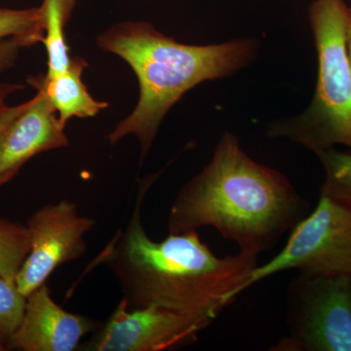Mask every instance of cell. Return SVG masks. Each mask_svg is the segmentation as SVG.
Here are the masks:
<instances>
[{"label": "cell", "mask_w": 351, "mask_h": 351, "mask_svg": "<svg viewBox=\"0 0 351 351\" xmlns=\"http://www.w3.org/2000/svg\"><path fill=\"white\" fill-rule=\"evenodd\" d=\"M27 47L22 39L11 38L0 40V73L13 68L22 48Z\"/></svg>", "instance_id": "17"}, {"label": "cell", "mask_w": 351, "mask_h": 351, "mask_svg": "<svg viewBox=\"0 0 351 351\" xmlns=\"http://www.w3.org/2000/svg\"><path fill=\"white\" fill-rule=\"evenodd\" d=\"M101 50L123 59L137 75L140 97L135 110L108 135L110 145L134 135L141 162L149 154L168 112L189 90L239 73L258 57L255 38L209 45H189L145 22L112 25L97 38Z\"/></svg>", "instance_id": "3"}, {"label": "cell", "mask_w": 351, "mask_h": 351, "mask_svg": "<svg viewBox=\"0 0 351 351\" xmlns=\"http://www.w3.org/2000/svg\"><path fill=\"white\" fill-rule=\"evenodd\" d=\"M290 336L272 350L351 351V277L301 274L288 299Z\"/></svg>", "instance_id": "6"}, {"label": "cell", "mask_w": 351, "mask_h": 351, "mask_svg": "<svg viewBox=\"0 0 351 351\" xmlns=\"http://www.w3.org/2000/svg\"><path fill=\"white\" fill-rule=\"evenodd\" d=\"M31 105V100L25 101V103L20 104L16 107H6L0 112V134L6 128L14 119L27 110V108Z\"/></svg>", "instance_id": "18"}, {"label": "cell", "mask_w": 351, "mask_h": 351, "mask_svg": "<svg viewBox=\"0 0 351 351\" xmlns=\"http://www.w3.org/2000/svg\"><path fill=\"white\" fill-rule=\"evenodd\" d=\"M75 0H43L44 39L48 56L46 76L56 75L69 68V46L64 38V27L71 18Z\"/></svg>", "instance_id": "12"}, {"label": "cell", "mask_w": 351, "mask_h": 351, "mask_svg": "<svg viewBox=\"0 0 351 351\" xmlns=\"http://www.w3.org/2000/svg\"><path fill=\"white\" fill-rule=\"evenodd\" d=\"M100 325L86 316L64 311L51 297L46 283L27 297L22 324L13 335L8 350L73 351L83 337Z\"/></svg>", "instance_id": "9"}, {"label": "cell", "mask_w": 351, "mask_h": 351, "mask_svg": "<svg viewBox=\"0 0 351 351\" xmlns=\"http://www.w3.org/2000/svg\"><path fill=\"white\" fill-rule=\"evenodd\" d=\"M138 189L131 218L99 255L122 292L129 309L157 306L213 321L242 293L258 257L239 252L219 258L197 232L169 233L154 241L142 221L143 204L154 184Z\"/></svg>", "instance_id": "1"}, {"label": "cell", "mask_w": 351, "mask_h": 351, "mask_svg": "<svg viewBox=\"0 0 351 351\" xmlns=\"http://www.w3.org/2000/svg\"><path fill=\"white\" fill-rule=\"evenodd\" d=\"M95 225V219L80 216L69 200L39 208L27 221L32 248L16 277L20 292L27 297L60 265L82 258L87 250L84 235Z\"/></svg>", "instance_id": "8"}, {"label": "cell", "mask_w": 351, "mask_h": 351, "mask_svg": "<svg viewBox=\"0 0 351 351\" xmlns=\"http://www.w3.org/2000/svg\"><path fill=\"white\" fill-rule=\"evenodd\" d=\"M24 89V86L15 83H0V112L6 108V100L9 95Z\"/></svg>", "instance_id": "19"}, {"label": "cell", "mask_w": 351, "mask_h": 351, "mask_svg": "<svg viewBox=\"0 0 351 351\" xmlns=\"http://www.w3.org/2000/svg\"><path fill=\"white\" fill-rule=\"evenodd\" d=\"M213 321L157 306L129 309L120 301L110 317L93 332L84 351H165L195 343Z\"/></svg>", "instance_id": "7"}, {"label": "cell", "mask_w": 351, "mask_h": 351, "mask_svg": "<svg viewBox=\"0 0 351 351\" xmlns=\"http://www.w3.org/2000/svg\"><path fill=\"white\" fill-rule=\"evenodd\" d=\"M346 46L351 66V6L348 7V20H346Z\"/></svg>", "instance_id": "20"}, {"label": "cell", "mask_w": 351, "mask_h": 351, "mask_svg": "<svg viewBox=\"0 0 351 351\" xmlns=\"http://www.w3.org/2000/svg\"><path fill=\"white\" fill-rule=\"evenodd\" d=\"M86 66L83 58L75 57L63 73L50 77L40 75L29 78V84L47 97L64 127L71 117H95L108 107L107 101L95 100L82 82V73Z\"/></svg>", "instance_id": "11"}, {"label": "cell", "mask_w": 351, "mask_h": 351, "mask_svg": "<svg viewBox=\"0 0 351 351\" xmlns=\"http://www.w3.org/2000/svg\"><path fill=\"white\" fill-rule=\"evenodd\" d=\"M27 295L16 282L0 277V339L8 350V343L24 319Z\"/></svg>", "instance_id": "16"}, {"label": "cell", "mask_w": 351, "mask_h": 351, "mask_svg": "<svg viewBox=\"0 0 351 351\" xmlns=\"http://www.w3.org/2000/svg\"><path fill=\"white\" fill-rule=\"evenodd\" d=\"M7 350L5 346H4V343H2L1 339H0V351H4Z\"/></svg>", "instance_id": "21"}, {"label": "cell", "mask_w": 351, "mask_h": 351, "mask_svg": "<svg viewBox=\"0 0 351 351\" xmlns=\"http://www.w3.org/2000/svg\"><path fill=\"white\" fill-rule=\"evenodd\" d=\"M308 211L285 175L252 159L226 132L209 163L176 196L168 230L177 234L212 226L241 253L258 257Z\"/></svg>", "instance_id": "2"}, {"label": "cell", "mask_w": 351, "mask_h": 351, "mask_svg": "<svg viewBox=\"0 0 351 351\" xmlns=\"http://www.w3.org/2000/svg\"><path fill=\"white\" fill-rule=\"evenodd\" d=\"M325 171L320 195L351 212V154L336 151L334 147L318 152Z\"/></svg>", "instance_id": "14"}, {"label": "cell", "mask_w": 351, "mask_h": 351, "mask_svg": "<svg viewBox=\"0 0 351 351\" xmlns=\"http://www.w3.org/2000/svg\"><path fill=\"white\" fill-rule=\"evenodd\" d=\"M43 6L29 9L0 8V40L17 38L29 47L44 39Z\"/></svg>", "instance_id": "15"}, {"label": "cell", "mask_w": 351, "mask_h": 351, "mask_svg": "<svg viewBox=\"0 0 351 351\" xmlns=\"http://www.w3.org/2000/svg\"><path fill=\"white\" fill-rule=\"evenodd\" d=\"M69 145L56 110L38 90L27 110L0 134V186L10 181L32 157Z\"/></svg>", "instance_id": "10"}, {"label": "cell", "mask_w": 351, "mask_h": 351, "mask_svg": "<svg viewBox=\"0 0 351 351\" xmlns=\"http://www.w3.org/2000/svg\"><path fill=\"white\" fill-rule=\"evenodd\" d=\"M31 248L27 225L0 217V277L16 282Z\"/></svg>", "instance_id": "13"}, {"label": "cell", "mask_w": 351, "mask_h": 351, "mask_svg": "<svg viewBox=\"0 0 351 351\" xmlns=\"http://www.w3.org/2000/svg\"><path fill=\"white\" fill-rule=\"evenodd\" d=\"M345 0H313L308 8L318 71L315 92L304 112L271 122L270 138H286L318 152L351 149V66L346 46Z\"/></svg>", "instance_id": "4"}, {"label": "cell", "mask_w": 351, "mask_h": 351, "mask_svg": "<svg viewBox=\"0 0 351 351\" xmlns=\"http://www.w3.org/2000/svg\"><path fill=\"white\" fill-rule=\"evenodd\" d=\"M290 269L311 276L351 277V212L320 195L313 211L291 230L282 250L252 270L242 293L263 279Z\"/></svg>", "instance_id": "5"}]
</instances>
